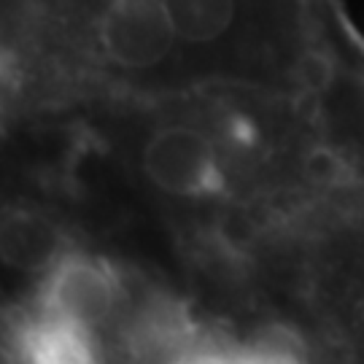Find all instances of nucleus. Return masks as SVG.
Here are the masks:
<instances>
[{"label": "nucleus", "instance_id": "nucleus-6", "mask_svg": "<svg viewBox=\"0 0 364 364\" xmlns=\"http://www.w3.org/2000/svg\"><path fill=\"white\" fill-rule=\"evenodd\" d=\"M338 168H340V162L329 154V151H324V149H318V151H313V154L308 156V170H311L313 178H318V181L335 178V176H338Z\"/></svg>", "mask_w": 364, "mask_h": 364}, {"label": "nucleus", "instance_id": "nucleus-4", "mask_svg": "<svg viewBox=\"0 0 364 364\" xmlns=\"http://www.w3.org/2000/svg\"><path fill=\"white\" fill-rule=\"evenodd\" d=\"M165 6L186 46H216L237 22V0H165Z\"/></svg>", "mask_w": 364, "mask_h": 364}, {"label": "nucleus", "instance_id": "nucleus-5", "mask_svg": "<svg viewBox=\"0 0 364 364\" xmlns=\"http://www.w3.org/2000/svg\"><path fill=\"white\" fill-rule=\"evenodd\" d=\"M6 262L22 264V267H38L57 257L60 237L49 224L33 219V216H19L14 213L6 221Z\"/></svg>", "mask_w": 364, "mask_h": 364}, {"label": "nucleus", "instance_id": "nucleus-2", "mask_svg": "<svg viewBox=\"0 0 364 364\" xmlns=\"http://www.w3.org/2000/svg\"><path fill=\"white\" fill-rule=\"evenodd\" d=\"M144 173L176 197H205L221 189V165L205 132L189 124H165L146 141Z\"/></svg>", "mask_w": 364, "mask_h": 364}, {"label": "nucleus", "instance_id": "nucleus-1", "mask_svg": "<svg viewBox=\"0 0 364 364\" xmlns=\"http://www.w3.org/2000/svg\"><path fill=\"white\" fill-rule=\"evenodd\" d=\"M95 41L108 65L149 73L176 52L178 33L165 0H108L97 14Z\"/></svg>", "mask_w": 364, "mask_h": 364}, {"label": "nucleus", "instance_id": "nucleus-3", "mask_svg": "<svg viewBox=\"0 0 364 364\" xmlns=\"http://www.w3.org/2000/svg\"><path fill=\"white\" fill-rule=\"evenodd\" d=\"M117 281L103 262L90 257H65L52 267L43 287L46 316L65 318L78 326L100 324L114 308Z\"/></svg>", "mask_w": 364, "mask_h": 364}]
</instances>
